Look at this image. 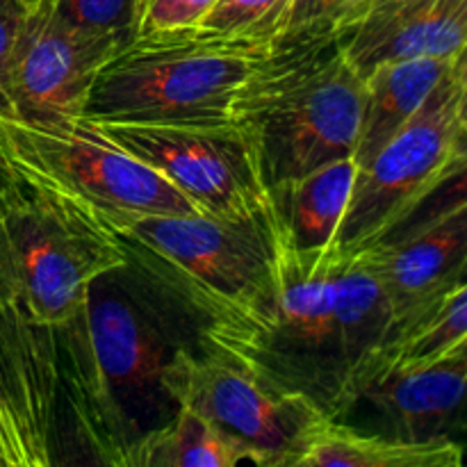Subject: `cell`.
Listing matches in <instances>:
<instances>
[{"label":"cell","instance_id":"cell-1","mask_svg":"<svg viewBox=\"0 0 467 467\" xmlns=\"http://www.w3.org/2000/svg\"><path fill=\"white\" fill-rule=\"evenodd\" d=\"M205 327L130 258L91 283L80 308L53 328L62 413L87 461L123 467L132 447L176 413L164 372Z\"/></svg>","mask_w":467,"mask_h":467},{"label":"cell","instance_id":"cell-2","mask_svg":"<svg viewBox=\"0 0 467 467\" xmlns=\"http://www.w3.org/2000/svg\"><path fill=\"white\" fill-rule=\"evenodd\" d=\"M395 333L390 304L363 254L283 244L272 290L205 337L281 390L340 420Z\"/></svg>","mask_w":467,"mask_h":467},{"label":"cell","instance_id":"cell-3","mask_svg":"<svg viewBox=\"0 0 467 467\" xmlns=\"http://www.w3.org/2000/svg\"><path fill=\"white\" fill-rule=\"evenodd\" d=\"M365 78L340 32H283L231 105L265 187L354 155Z\"/></svg>","mask_w":467,"mask_h":467},{"label":"cell","instance_id":"cell-4","mask_svg":"<svg viewBox=\"0 0 467 467\" xmlns=\"http://www.w3.org/2000/svg\"><path fill=\"white\" fill-rule=\"evenodd\" d=\"M128 258L210 324L258 304L276 283L281 233L269 203L251 213L149 214L105 223Z\"/></svg>","mask_w":467,"mask_h":467},{"label":"cell","instance_id":"cell-5","mask_svg":"<svg viewBox=\"0 0 467 467\" xmlns=\"http://www.w3.org/2000/svg\"><path fill=\"white\" fill-rule=\"evenodd\" d=\"M269 46L201 27L137 35L100 67L85 123L226 121L237 89Z\"/></svg>","mask_w":467,"mask_h":467},{"label":"cell","instance_id":"cell-6","mask_svg":"<svg viewBox=\"0 0 467 467\" xmlns=\"http://www.w3.org/2000/svg\"><path fill=\"white\" fill-rule=\"evenodd\" d=\"M128 260L121 242L55 192L12 181L0 192V306L57 328L99 276Z\"/></svg>","mask_w":467,"mask_h":467},{"label":"cell","instance_id":"cell-7","mask_svg":"<svg viewBox=\"0 0 467 467\" xmlns=\"http://www.w3.org/2000/svg\"><path fill=\"white\" fill-rule=\"evenodd\" d=\"M467 57H461L415 117L356 169L342 222L331 246L351 255L369 249L427 208L465 173Z\"/></svg>","mask_w":467,"mask_h":467},{"label":"cell","instance_id":"cell-8","mask_svg":"<svg viewBox=\"0 0 467 467\" xmlns=\"http://www.w3.org/2000/svg\"><path fill=\"white\" fill-rule=\"evenodd\" d=\"M0 155L14 176L55 192L100 226L126 217L201 213L162 173L89 123L50 130L0 119Z\"/></svg>","mask_w":467,"mask_h":467},{"label":"cell","instance_id":"cell-9","mask_svg":"<svg viewBox=\"0 0 467 467\" xmlns=\"http://www.w3.org/2000/svg\"><path fill=\"white\" fill-rule=\"evenodd\" d=\"M162 386L173 404L203 415L258 467H299L328 422L317 406L274 386L205 331L194 347L178 351Z\"/></svg>","mask_w":467,"mask_h":467},{"label":"cell","instance_id":"cell-10","mask_svg":"<svg viewBox=\"0 0 467 467\" xmlns=\"http://www.w3.org/2000/svg\"><path fill=\"white\" fill-rule=\"evenodd\" d=\"M112 144L162 173L201 213L231 217L267 203L249 140L235 121L99 123Z\"/></svg>","mask_w":467,"mask_h":467},{"label":"cell","instance_id":"cell-11","mask_svg":"<svg viewBox=\"0 0 467 467\" xmlns=\"http://www.w3.org/2000/svg\"><path fill=\"white\" fill-rule=\"evenodd\" d=\"M117 50L55 16L48 5L27 9L5 78L7 119L50 130L82 126L91 85Z\"/></svg>","mask_w":467,"mask_h":467},{"label":"cell","instance_id":"cell-12","mask_svg":"<svg viewBox=\"0 0 467 467\" xmlns=\"http://www.w3.org/2000/svg\"><path fill=\"white\" fill-rule=\"evenodd\" d=\"M55 331L0 306V467L59 465Z\"/></svg>","mask_w":467,"mask_h":467},{"label":"cell","instance_id":"cell-13","mask_svg":"<svg viewBox=\"0 0 467 467\" xmlns=\"http://www.w3.org/2000/svg\"><path fill=\"white\" fill-rule=\"evenodd\" d=\"M372 267L395 328L463 285L467 267L465 176L450 187L431 213L420 210L397 231L358 251Z\"/></svg>","mask_w":467,"mask_h":467},{"label":"cell","instance_id":"cell-14","mask_svg":"<svg viewBox=\"0 0 467 467\" xmlns=\"http://www.w3.org/2000/svg\"><path fill=\"white\" fill-rule=\"evenodd\" d=\"M465 386L467 351L429 368H379L356 392L345 415L368 410L365 422L369 429L358 431L379 433L392 441L461 442L465 429Z\"/></svg>","mask_w":467,"mask_h":467},{"label":"cell","instance_id":"cell-15","mask_svg":"<svg viewBox=\"0 0 467 467\" xmlns=\"http://www.w3.org/2000/svg\"><path fill=\"white\" fill-rule=\"evenodd\" d=\"M351 67L368 76L379 64L454 59L467 48V0H388L340 32Z\"/></svg>","mask_w":467,"mask_h":467},{"label":"cell","instance_id":"cell-16","mask_svg":"<svg viewBox=\"0 0 467 467\" xmlns=\"http://www.w3.org/2000/svg\"><path fill=\"white\" fill-rule=\"evenodd\" d=\"M354 178V158H340L304 176L269 185L267 203L276 219L283 244L296 251H319L331 246L349 203Z\"/></svg>","mask_w":467,"mask_h":467},{"label":"cell","instance_id":"cell-17","mask_svg":"<svg viewBox=\"0 0 467 467\" xmlns=\"http://www.w3.org/2000/svg\"><path fill=\"white\" fill-rule=\"evenodd\" d=\"M461 57H418L388 62L379 64L365 76L363 112H360L358 135L351 155L356 169L365 167L415 117L433 87Z\"/></svg>","mask_w":467,"mask_h":467},{"label":"cell","instance_id":"cell-18","mask_svg":"<svg viewBox=\"0 0 467 467\" xmlns=\"http://www.w3.org/2000/svg\"><path fill=\"white\" fill-rule=\"evenodd\" d=\"M463 442H404L328 420L299 467H461Z\"/></svg>","mask_w":467,"mask_h":467},{"label":"cell","instance_id":"cell-19","mask_svg":"<svg viewBox=\"0 0 467 467\" xmlns=\"http://www.w3.org/2000/svg\"><path fill=\"white\" fill-rule=\"evenodd\" d=\"M461 351H467V283L400 324L374 369L429 368Z\"/></svg>","mask_w":467,"mask_h":467},{"label":"cell","instance_id":"cell-20","mask_svg":"<svg viewBox=\"0 0 467 467\" xmlns=\"http://www.w3.org/2000/svg\"><path fill=\"white\" fill-rule=\"evenodd\" d=\"M246 463L249 456L203 415L178 406L162 427L132 447L123 467H237Z\"/></svg>","mask_w":467,"mask_h":467},{"label":"cell","instance_id":"cell-21","mask_svg":"<svg viewBox=\"0 0 467 467\" xmlns=\"http://www.w3.org/2000/svg\"><path fill=\"white\" fill-rule=\"evenodd\" d=\"M295 0H217L201 30L223 36L274 41L285 32Z\"/></svg>","mask_w":467,"mask_h":467},{"label":"cell","instance_id":"cell-22","mask_svg":"<svg viewBox=\"0 0 467 467\" xmlns=\"http://www.w3.org/2000/svg\"><path fill=\"white\" fill-rule=\"evenodd\" d=\"M48 7L68 26L108 39L117 48L140 32L141 0H53Z\"/></svg>","mask_w":467,"mask_h":467},{"label":"cell","instance_id":"cell-23","mask_svg":"<svg viewBox=\"0 0 467 467\" xmlns=\"http://www.w3.org/2000/svg\"><path fill=\"white\" fill-rule=\"evenodd\" d=\"M372 5L374 0H295L285 32H345Z\"/></svg>","mask_w":467,"mask_h":467},{"label":"cell","instance_id":"cell-24","mask_svg":"<svg viewBox=\"0 0 467 467\" xmlns=\"http://www.w3.org/2000/svg\"><path fill=\"white\" fill-rule=\"evenodd\" d=\"M214 5L217 0H141L137 35L199 27Z\"/></svg>","mask_w":467,"mask_h":467},{"label":"cell","instance_id":"cell-25","mask_svg":"<svg viewBox=\"0 0 467 467\" xmlns=\"http://www.w3.org/2000/svg\"><path fill=\"white\" fill-rule=\"evenodd\" d=\"M26 14L27 9L18 0H0V119L9 117L5 78H7L9 55H12L14 41H16Z\"/></svg>","mask_w":467,"mask_h":467},{"label":"cell","instance_id":"cell-26","mask_svg":"<svg viewBox=\"0 0 467 467\" xmlns=\"http://www.w3.org/2000/svg\"><path fill=\"white\" fill-rule=\"evenodd\" d=\"M9 181H12V171H9V167L5 164L3 155H0V192L5 190V185H7Z\"/></svg>","mask_w":467,"mask_h":467},{"label":"cell","instance_id":"cell-27","mask_svg":"<svg viewBox=\"0 0 467 467\" xmlns=\"http://www.w3.org/2000/svg\"><path fill=\"white\" fill-rule=\"evenodd\" d=\"M18 3H21L26 9H36V7H46V5H50L53 0H18Z\"/></svg>","mask_w":467,"mask_h":467},{"label":"cell","instance_id":"cell-28","mask_svg":"<svg viewBox=\"0 0 467 467\" xmlns=\"http://www.w3.org/2000/svg\"><path fill=\"white\" fill-rule=\"evenodd\" d=\"M377 3H388V0H374V5H377Z\"/></svg>","mask_w":467,"mask_h":467}]
</instances>
